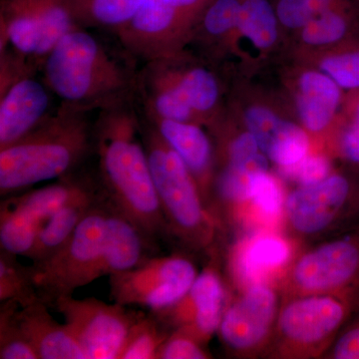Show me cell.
I'll use <instances>...</instances> for the list:
<instances>
[{"mask_svg":"<svg viewBox=\"0 0 359 359\" xmlns=\"http://www.w3.org/2000/svg\"><path fill=\"white\" fill-rule=\"evenodd\" d=\"M341 151L349 163L359 166V96L341 137Z\"/></svg>","mask_w":359,"mask_h":359,"instance_id":"cell-38","label":"cell"},{"mask_svg":"<svg viewBox=\"0 0 359 359\" xmlns=\"http://www.w3.org/2000/svg\"><path fill=\"white\" fill-rule=\"evenodd\" d=\"M171 334L154 313L140 311L130 327L117 359H157V353Z\"/></svg>","mask_w":359,"mask_h":359,"instance_id":"cell-25","label":"cell"},{"mask_svg":"<svg viewBox=\"0 0 359 359\" xmlns=\"http://www.w3.org/2000/svg\"><path fill=\"white\" fill-rule=\"evenodd\" d=\"M359 308V299L339 294L289 297L280 313L266 353L271 358H325Z\"/></svg>","mask_w":359,"mask_h":359,"instance_id":"cell-5","label":"cell"},{"mask_svg":"<svg viewBox=\"0 0 359 359\" xmlns=\"http://www.w3.org/2000/svg\"><path fill=\"white\" fill-rule=\"evenodd\" d=\"M334 0H313L314 9H316V15L330 11Z\"/></svg>","mask_w":359,"mask_h":359,"instance_id":"cell-41","label":"cell"},{"mask_svg":"<svg viewBox=\"0 0 359 359\" xmlns=\"http://www.w3.org/2000/svg\"><path fill=\"white\" fill-rule=\"evenodd\" d=\"M280 173L285 178L297 182L301 186L320 183L330 176V160L325 156L306 155L297 164L289 167H280Z\"/></svg>","mask_w":359,"mask_h":359,"instance_id":"cell-34","label":"cell"},{"mask_svg":"<svg viewBox=\"0 0 359 359\" xmlns=\"http://www.w3.org/2000/svg\"><path fill=\"white\" fill-rule=\"evenodd\" d=\"M241 4L238 0H215L205 13L204 27L210 34L218 36L238 25Z\"/></svg>","mask_w":359,"mask_h":359,"instance_id":"cell-35","label":"cell"},{"mask_svg":"<svg viewBox=\"0 0 359 359\" xmlns=\"http://www.w3.org/2000/svg\"><path fill=\"white\" fill-rule=\"evenodd\" d=\"M34 73L0 81V149L22 138L51 113V91Z\"/></svg>","mask_w":359,"mask_h":359,"instance_id":"cell-15","label":"cell"},{"mask_svg":"<svg viewBox=\"0 0 359 359\" xmlns=\"http://www.w3.org/2000/svg\"><path fill=\"white\" fill-rule=\"evenodd\" d=\"M320 67L340 88L359 90V48L330 56Z\"/></svg>","mask_w":359,"mask_h":359,"instance_id":"cell-32","label":"cell"},{"mask_svg":"<svg viewBox=\"0 0 359 359\" xmlns=\"http://www.w3.org/2000/svg\"><path fill=\"white\" fill-rule=\"evenodd\" d=\"M16 255L0 250V302H15L20 308L41 301L32 266L20 263Z\"/></svg>","mask_w":359,"mask_h":359,"instance_id":"cell-26","label":"cell"},{"mask_svg":"<svg viewBox=\"0 0 359 359\" xmlns=\"http://www.w3.org/2000/svg\"><path fill=\"white\" fill-rule=\"evenodd\" d=\"M237 27L257 48H269L278 37V18L268 0H245Z\"/></svg>","mask_w":359,"mask_h":359,"instance_id":"cell-27","label":"cell"},{"mask_svg":"<svg viewBox=\"0 0 359 359\" xmlns=\"http://www.w3.org/2000/svg\"><path fill=\"white\" fill-rule=\"evenodd\" d=\"M143 69L176 90L196 114L210 112L218 102V82L205 68H191L185 72L176 73L171 69L167 58H160L146 62Z\"/></svg>","mask_w":359,"mask_h":359,"instance_id":"cell-22","label":"cell"},{"mask_svg":"<svg viewBox=\"0 0 359 359\" xmlns=\"http://www.w3.org/2000/svg\"><path fill=\"white\" fill-rule=\"evenodd\" d=\"M287 299L339 294L359 299V231L302 254L285 276Z\"/></svg>","mask_w":359,"mask_h":359,"instance_id":"cell-8","label":"cell"},{"mask_svg":"<svg viewBox=\"0 0 359 359\" xmlns=\"http://www.w3.org/2000/svg\"><path fill=\"white\" fill-rule=\"evenodd\" d=\"M351 193V182L339 174L313 185L299 186L285 203L290 228L302 236L323 233L346 211Z\"/></svg>","mask_w":359,"mask_h":359,"instance_id":"cell-14","label":"cell"},{"mask_svg":"<svg viewBox=\"0 0 359 359\" xmlns=\"http://www.w3.org/2000/svg\"><path fill=\"white\" fill-rule=\"evenodd\" d=\"M259 144L254 135L247 132L238 136L229 148V164H240L256 157L259 152Z\"/></svg>","mask_w":359,"mask_h":359,"instance_id":"cell-39","label":"cell"},{"mask_svg":"<svg viewBox=\"0 0 359 359\" xmlns=\"http://www.w3.org/2000/svg\"><path fill=\"white\" fill-rule=\"evenodd\" d=\"M48 308L39 301L18 311L23 332L39 359H86L69 327L56 320Z\"/></svg>","mask_w":359,"mask_h":359,"instance_id":"cell-18","label":"cell"},{"mask_svg":"<svg viewBox=\"0 0 359 359\" xmlns=\"http://www.w3.org/2000/svg\"><path fill=\"white\" fill-rule=\"evenodd\" d=\"M276 15L282 25L289 28H301L316 16L313 0H280Z\"/></svg>","mask_w":359,"mask_h":359,"instance_id":"cell-37","label":"cell"},{"mask_svg":"<svg viewBox=\"0 0 359 359\" xmlns=\"http://www.w3.org/2000/svg\"><path fill=\"white\" fill-rule=\"evenodd\" d=\"M102 197L103 192L95 181L63 205L42 226L26 257L32 259V264H39L53 256L69 240L82 219Z\"/></svg>","mask_w":359,"mask_h":359,"instance_id":"cell-20","label":"cell"},{"mask_svg":"<svg viewBox=\"0 0 359 359\" xmlns=\"http://www.w3.org/2000/svg\"><path fill=\"white\" fill-rule=\"evenodd\" d=\"M144 114V113H143ZM164 140L178 153L204 195L205 178L212 162L211 142L195 123L179 122L144 114Z\"/></svg>","mask_w":359,"mask_h":359,"instance_id":"cell-21","label":"cell"},{"mask_svg":"<svg viewBox=\"0 0 359 359\" xmlns=\"http://www.w3.org/2000/svg\"><path fill=\"white\" fill-rule=\"evenodd\" d=\"M282 302L268 283L245 289L224 309L218 334L222 344L236 355H248L266 351L273 339Z\"/></svg>","mask_w":359,"mask_h":359,"instance_id":"cell-11","label":"cell"},{"mask_svg":"<svg viewBox=\"0 0 359 359\" xmlns=\"http://www.w3.org/2000/svg\"><path fill=\"white\" fill-rule=\"evenodd\" d=\"M93 145L106 199L156 244L167 226L142 140V119L132 101L100 111Z\"/></svg>","mask_w":359,"mask_h":359,"instance_id":"cell-1","label":"cell"},{"mask_svg":"<svg viewBox=\"0 0 359 359\" xmlns=\"http://www.w3.org/2000/svg\"><path fill=\"white\" fill-rule=\"evenodd\" d=\"M292 245L275 233H259L238 245L233 255V271L238 283L245 289L266 283L289 264Z\"/></svg>","mask_w":359,"mask_h":359,"instance_id":"cell-19","label":"cell"},{"mask_svg":"<svg viewBox=\"0 0 359 359\" xmlns=\"http://www.w3.org/2000/svg\"><path fill=\"white\" fill-rule=\"evenodd\" d=\"M80 26L114 32L137 13L145 0H71Z\"/></svg>","mask_w":359,"mask_h":359,"instance_id":"cell-24","label":"cell"},{"mask_svg":"<svg viewBox=\"0 0 359 359\" xmlns=\"http://www.w3.org/2000/svg\"><path fill=\"white\" fill-rule=\"evenodd\" d=\"M325 358L359 359V308L325 353Z\"/></svg>","mask_w":359,"mask_h":359,"instance_id":"cell-36","label":"cell"},{"mask_svg":"<svg viewBox=\"0 0 359 359\" xmlns=\"http://www.w3.org/2000/svg\"><path fill=\"white\" fill-rule=\"evenodd\" d=\"M205 344L186 330H172L157 353V359L211 358Z\"/></svg>","mask_w":359,"mask_h":359,"instance_id":"cell-33","label":"cell"},{"mask_svg":"<svg viewBox=\"0 0 359 359\" xmlns=\"http://www.w3.org/2000/svg\"><path fill=\"white\" fill-rule=\"evenodd\" d=\"M109 203L104 196L82 219L69 240L43 263L32 264L35 287L50 308L60 297L95 282L105 238Z\"/></svg>","mask_w":359,"mask_h":359,"instance_id":"cell-6","label":"cell"},{"mask_svg":"<svg viewBox=\"0 0 359 359\" xmlns=\"http://www.w3.org/2000/svg\"><path fill=\"white\" fill-rule=\"evenodd\" d=\"M348 29L349 22L346 16L330 9L318 14L304 26L302 39L311 45L335 43L346 36Z\"/></svg>","mask_w":359,"mask_h":359,"instance_id":"cell-30","label":"cell"},{"mask_svg":"<svg viewBox=\"0 0 359 359\" xmlns=\"http://www.w3.org/2000/svg\"><path fill=\"white\" fill-rule=\"evenodd\" d=\"M53 308L62 314L86 359H117L130 327L140 311L96 297H60Z\"/></svg>","mask_w":359,"mask_h":359,"instance_id":"cell-10","label":"cell"},{"mask_svg":"<svg viewBox=\"0 0 359 359\" xmlns=\"http://www.w3.org/2000/svg\"><path fill=\"white\" fill-rule=\"evenodd\" d=\"M88 114L61 103L36 128L0 149L2 197L74 173L93 147Z\"/></svg>","mask_w":359,"mask_h":359,"instance_id":"cell-3","label":"cell"},{"mask_svg":"<svg viewBox=\"0 0 359 359\" xmlns=\"http://www.w3.org/2000/svg\"><path fill=\"white\" fill-rule=\"evenodd\" d=\"M42 67L44 83L61 103L89 113L136 96L138 73L81 26L61 39Z\"/></svg>","mask_w":359,"mask_h":359,"instance_id":"cell-2","label":"cell"},{"mask_svg":"<svg viewBox=\"0 0 359 359\" xmlns=\"http://www.w3.org/2000/svg\"><path fill=\"white\" fill-rule=\"evenodd\" d=\"M142 140L168 233L188 247L205 249L212 242L215 224L195 177L145 116Z\"/></svg>","mask_w":359,"mask_h":359,"instance_id":"cell-4","label":"cell"},{"mask_svg":"<svg viewBox=\"0 0 359 359\" xmlns=\"http://www.w3.org/2000/svg\"><path fill=\"white\" fill-rule=\"evenodd\" d=\"M198 275L197 266L184 255L151 257L136 268L110 276V297L122 306L159 311L185 295Z\"/></svg>","mask_w":359,"mask_h":359,"instance_id":"cell-9","label":"cell"},{"mask_svg":"<svg viewBox=\"0 0 359 359\" xmlns=\"http://www.w3.org/2000/svg\"><path fill=\"white\" fill-rule=\"evenodd\" d=\"M151 245L142 231L109 203L105 238L95 269V280L104 276H110L136 268L149 259L146 250Z\"/></svg>","mask_w":359,"mask_h":359,"instance_id":"cell-17","label":"cell"},{"mask_svg":"<svg viewBox=\"0 0 359 359\" xmlns=\"http://www.w3.org/2000/svg\"><path fill=\"white\" fill-rule=\"evenodd\" d=\"M168 6L184 9V11H194L202 4L203 0H160Z\"/></svg>","mask_w":359,"mask_h":359,"instance_id":"cell-40","label":"cell"},{"mask_svg":"<svg viewBox=\"0 0 359 359\" xmlns=\"http://www.w3.org/2000/svg\"><path fill=\"white\" fill-rule=\"evenodd\" d=\"M268 171L269 161L263 154L240 164H228L219 180V195L230 204L249 202L255 182Z\"/></svg>","mask_w":359,"mask_h":359,"instance_id":"cell-28","label":"cell"},{"mask_svg":"<svg viewBox=\"0 0 359 359\" xmlns=\"http://www.w3.org/2000/svg\"><path fill=\"white\" fill-rule=\"evenodd\" d=\"M340 87L328 75L309 71L299 80L297 109L309 131L320 132L327 127L339 108Z\"/></svg>","mask_w":359,"mask_h":359,"instance_id":"cell-23","label":"cell"},{"mask_svg":"<svg viewBox=\"0 0 359 359\" xmlns=\"http://www.w3.org/2000/svg\"><path fill=\"white\" fill-rule=\"evenodd\" d=\"M192 11L145 0L126 23L114 30L125 50L146 62L169 57Z\"/></svg>","mask_w":359,"mask_h":359,"instance_id":"cell-12","label":"cell"},{"mask_svg":"<svg viewBox=\"0 0 359 359\" xmlns=\"http://www.w3.org/2000/svg\"><path fill=\"white\" fill-rule=\"evenodd\" d=\"M245 119L259 150L280 168L297 164L308 155V135L294 123L280 119L264 107L250 108Z\"/></svg>","mask_w":359,"mask_h":359,"instance_id":"cell-16","label":"cell"},{"mask_svg":"<svg viewBox=\"0 0 359 359\" xmlns=\"http://www.w3.org/2000/svg\"><path fill=\"white\" fill-rule=\"evenodd\" d=\"M18 302H2L0 306V359H39L21 327Z\"/></svg>","mask_w":359,"mask_h":359,"instance_id":"cell-29","label":"cell"},{"mask_svg":"<svg viewBox=\"0 0 359 359\" xmlns=\"http://www.w3.org/2000/svg\"><path fill=\"white\" fill-rule=\"evenodd\" d=\"M224 309L223 280L211 262L185 295L171 306L151 313L171 332L181 328L207 344L218 334Z\"/></svg>","mask_w":359,"mask_h":359,"instance_id":"cell-13","label":"cell"},{"mask_svg":"<svg viewBox=\"0 0 359 359\" xmlns=\"http://www.w3.org/2000/svg\"><path fill=\"white\" fill-rule=\"evenodd\" d=\"M78 25L71 0H0V51L39 61Z\"/></svg>","mask_w":359,"mask_h":359,"instance_id":"cell-7","label":"cell"},{"mask_svg":"<svg viewBox=\"0 0 359 359\" xmlns=\"http://www.w3.org/2000/svg\"><path fill=\"white\" fill-rule=\"evenodd\" d=\"M249 202L262 218L275 219L283 210L282 189L273 176L269 173L261 175L255 182Z\"/></svg>","mask_w":359,"mask_h":359,"instance_id":"cell-31","label":"cell"}]
</instances>
